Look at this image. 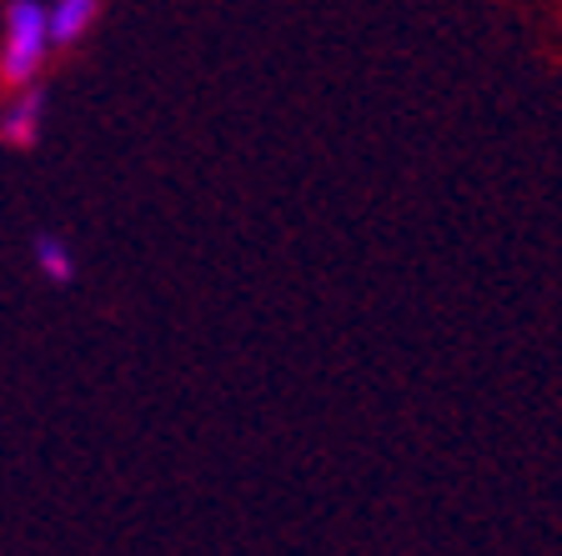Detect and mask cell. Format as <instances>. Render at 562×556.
<instances>
[{
	"label": "cell",
	"mask_w": 562,
	"mask_h": 556,
	"mask_svg": "<svg viewBox=\"0 0 562 556\" xmlns=\"http://www.w3.org/2000/svg\"><path fill=\"white\" fill-rule=\"evenodd\" d=\"M50 35H46V11L35 0H15L5 11V46H0V81L5 86H31L35 70L46 66Z\"/></svg>",
	"instance_id": "cell-1"
},
{
	"label": "cell",
	"mask_w": 562,
	"mask_h": 556,
	"mask_svg": "<svg viewBox=\"0 0 562 556\" xmlns=\"http://www.w3.org/2000/svg\"><path fill=\"white\" fill-rule=\"evenodd\" d=\"M95 15H101V5H95V0H56V5L46 11L50 46H70V41H81V35L95 25Z\"/></svg>",
	"instance_id": "cell-2"
},
{
	"label": "cell",
	"mask_w": 562,
	"mask_h": 556,
	"mask_svg": "<svg viewBox=\"0 0 562 556\" xmlns=\"http://www.w3.org/2000/svg\"><path fill=\"white\" fill-rule=\"evenodd\" d=\"M41 111H46V95H41V91H21V101L5 111V136H11L15 146H31L35 126H41Z\"/></svg>",
	"instance_id": "cell-3"
},
{
	"label": "cell",
	"mask_w": 562,
	"mask_h": 556,
	"mask_svg": "<svg viewBox=\"0 0 562 556\" xmlns=\"http://www.w3.org/2000/svg\"><path fill=\"white\" fill-rule=\"evenodd\" d=\"M35 266L46 271L50 281H70L76 261H70V251H66V241H60V236H41V241H35Z\"/></svg>",
	"instance_id": "cell-4"
}]
</instances>
